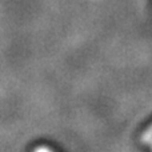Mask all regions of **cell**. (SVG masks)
<instances>
[{"instance_id":"cell-1","label":"cell","mask_w":152,"mask_h":152,"mask_svg":"<svg viewBox=\"0 0 152 152\" xmlns=\"http://www.w3.org/2000/svg\"><path fill=\"white\" fill-rule=\"evenodd\" d=\"M143 142H144V143L152 142V126L144 132V135H143Z\"/></svg>"}]
</instances>
